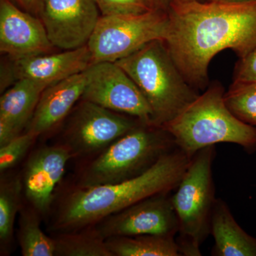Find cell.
I'll list each match as a JSON object with an SVG mask.
<instances>
[{"mask_svg":"<svg viewBox=\"0 0 256 256\" xmlns=\"http://www.w3.org/2000/svg\"><path fill=\"white\" fill-rule=\"evenodd\" d=\"M195 1H198V2H208V1H214V0H195Z\"/></svg>","mask_w":256,"mask_h":256,"instance_id":"cell-29","label":"cell"},{"mask_svg":"<svg viewBox=\"0 0 256 256\" xmlns=\"http://www.w3.org/2000/svg\"><path fill=\"white\" fill-rule=\"evenodd\" d=\"M168 13L165 45L196 90L208 86V66L217 54L232 50L242 60L256 46V1L173 0Z\"/></svg>","mask_w":256,"mask_h":256,"instance_id":"cell-1","label":"cell"},{"mask_svg":"<svg viewBox=\"0 0 256 256\" xmlns=\"http://www.w3.org/2000/svg\"><path fill=\"white\" fill-rule=\"evenodd\" d=\"M172 195V192L148 197L106 217L96 227L106 239L144 234L176 237L178 223Z\"/></svg>","mask_w":256,"mask_h":256,"instance_id":"cell-10","label":"cell"},{"mask_svg":"<svg viewBox=\"0 0 256 256\" xmlns=\"http://www.w3.org/2000/svg\"><path fill=\"white\" fill-rule=\"evenodd\" d=\"M114 256H182L176 237L144 234L106 239Z\"/></svg>","mask_w":256,"mask_h":256,"instance_id":"cell-18","label":"cell"},{"mask_svg":"<svg viewBox=\"0 0 256 256\" xmlns=\"http://www.w3.org/2000/svg\"><path fill=\"white\" fill-rule=\"evenodd\" d=\"M55 239V256H114L96 226L62 232Z\"/></svg>","mask_w":256,"mask_h":256,"instance_id":"cell-19","label":"cell"},{"mask_svg":"<svg viewBox=\"0 0 256 256\" xmlns=\"http://www.w3.org/2000/svg\"><path fill=\"white\" fill-rule=\"evenodd\" d=\"M178 148L162 128L140 124L101 152L80 174L82 188L112 184L142 174Z\"/></svg>","mask_w":256,"mask_h":256,"instance_id":"cell-5","label":"cell"},{"mask_svg":"<svg viewBox=\"0 0 256 256\" xmlns=\"http://www.w3.org/2000/svg\"><path fill=\"white\" fill-rule=\"evenodd\" d=\"M168 12L149 10L140 14L101 15L87 46L94 63L114 62L154 40L164 41Z\"/></svg>","mask_w":256,"mask_h":256,"instance_id":"cell-7","label":"cell"},{"mask_svg":"<svg viewBox=\"0 0 256 256\" xmlns=\"http://www.w3.org/2000/svg\"><path fill=\"white\" fill-rule=\"evenodd\" d=\"M210 235L214 240L212 256H256V238L239 226L228 204L220 198L212 212Z\"/></svg>","mask_w":256,"mask_h":256,"instance_id":"cell-16","label":"cell"},{"mask_svg":"<svg viewBox=\"0 0 256 256\" xmlns=\"http://www.w3.org/2000/svg\"><path fill=\"white\" fill-rule=\"evenodd\" d=\"M218 1L228 2H254L256 0H218Z\"/></svg>","mask_w":256,"mask_h":256,"instance_id":"cell-28","label":"cell"},{"mask_svg":"<svg viewBox=\"0 0 256 256\" xmlns=\"http://www.w3.org/2000/svg\"><path fill=\"white\" fill-rule=\"evenodd\" d=\"M224 88L213 84L176 117L162 128L190 158L197 152L218 143H232L248 153L256 151V127L239 120L226 105Z\"/></svg>","mask_w":256,"mask_h":256,"instance_id":"cell-3","label":"cell"},{"mask_svg":"<svg viewBox=\"0 0 256 256\" xmlns=\"http://www.w3.org/2000/svg\"><path fill=\"white\" fill-rule=\"evenodd\" d=\"M86 80L85 70L46 87L42 92L26 131L38 137L58 126L82 99Z\"/></svg>","mask_w":256,"mask_h":256,"instance_id":"cell-15","label":"cell"},{"mask_svg":"<svg viewBox=\"0 0 256 256\" xmlns=\"http://www.w3.org/2000/svg\"><path fill=\"white\" fill-rule=\"evenodd\" d=\"M114 63L146 98L156 127L174 119L200 95L183 76L163 40L150 42Z\"/></svg>","mask_w":256,"mask_h":256,"instance_id":"cell-4","label":"cell"},{"mask_svg":"<svg viewBox=\"0 0 256 256\" xmlns=\"http://www.w3.org/2000/svg\"><path fill=\"white\" fill-rule=\"evenodd\" d=\"M38 136L26 131L0 146V172L11 169L20 161L34 143Z\"/></svg>","mask_w":256,"mask_h":256,"instance_id":"cell-23","label":"cell"},{"mask_svg":"<svg viewBox=\"0 0 256 256\" xmlns=\"http://www.w3.org/2000/svg\"><path fill=\"white\" fill-rule=\"evenodd\" d=\"M234 82H256V46L239 62Z\"/></svg>","mask_w":256,"mask_h":256,"instance_id":"cell-25","label":"cell"},{"mask_svg":"<svg viewBox=\"0 0 256 256\" xmlns=\"http://www.w3.org/2000/svg\"><path fill=\"white\" fill-rule=\"evenodd\" d=\"M38 212L24 208L18 222V240L24 256H55V239L44 233L40 226Z\"/></svg>","mask_w":256,"mask_h":256,"instance_id":"cell-20","label":"cell"},{"mask_svg":"<svg viewBox=\"0 0 256 256\" xmlns=\"http://www.w3.org/2000/svg\"><path fill=\"white\" fill-rule=\"evenodd\" d=\"M16 80L28 78L46 87L86 70L94 64L87 45L57 54H44L13 60Z\"/></svg>","mask_w":256,"mask_h":256,"instance_id":"cell-14","label":"cell"},{"mask_svg":"<svg viewBox=\"0 0 256 256\" xmlns=\"http://www.w3.org/2000/svg\"><path fill=\"white\" fill-rule=\"evenodd\" d=\"M191 158L178 148L162 156L142 174L112 184L78 188L60 204L55 226L62 232L96 225L106 217L158 194L173 192Z\"/></svg>","mask_w":256,"mask_h":256,"instance_id":"cell-2","label":"cell"},{"mask_svg":"<svg viewBox=\"0 0 256 256\" xmlns=\"http://www.w3.org/2000/svg\"><path fill=\"white\" fill-rule=\"evenodd\" d=\"M37 16L54 46L72 50L87 45L101 14L95 0H42Z\"/></svg>","mask_w":256,"mask_h":256,"instance_id":"cell-11","label":"cell"},{"mask_svg":"<svg viewBox=\"0 0 256 256\" xmlns=\"http://www.w3.org/2000/svg\"><path fill=\"white\" fill-rule=\"evenodd\" d=\"M65 130L64 146L73 156L104 151L116 140L140 124L139 120L80 100L70 112Z\"/></svg>","mask_w":256,"mask_h":256,"instance_id":"cell-8","label":"cell"},{"mask_svg":"<svg viewBox=\"0 0 256 256\" xmlns=\"http://www.w3.org/2000/svg\"><path fill=\"white\" fill-rule=\"evenodd\" d=\"M102 16L140 14L151 10L146 0H95Z\"/></svg>","mask_w":256,"mask_h":256,"instance_id":"cell-24","label":"cell"},{"mask_svg":"<svg viewBox=\"0 0 256 256\" xmlns=\"http://www.w3.org/2000/svg\"><path fill=\"white\" fill-rule=\"evenodd\" d=\"M28 78L16 80L0 99V119L4 120L22 133L31 121L42 92L46 88Z\"/></svg>","mask_w":256,"mask_h":256,"instance_id":"cell-17","label":"cell"},{"mask_svg":"<svg viewBox=\"0 0 256 256\" xmlns=\"http://www.w3.org/2000/svg\"><path fill=\"white\" fill-rule=\"evenodd\" d=\"M85 90L80 100L152 124L150 107L137 85L116 63L98 62L86 70Z\"/></svg>","mask_w":256,"mask_h":256,"instance_id":"cell-9","label":"cell"},{"mask_svg":"<svg viewBox=\"0 0 256 256\" xmlns=\"http://www.w3.org/2000/svg\"><path fill=\"white\" fill-rule=\"evenodd\" d=\"M50 43L42 20L14 4L0 0V52L13 60L50 53Z\"/></svg>","mask_w":256,"mask_h":256,"instance_id":"cell-12","label":"cell"},{"mask_svg":"<svg viewBox=\"0 0 256 256\" xmlns=\"http://www.w3.org/2000/svg\"><path fill=\"white\" fill-rule=\"evenodd\" d=\"M173 0H146L148 6L152 10L168 12Z\"/></svg>","mask_w":256,"mask_h":256,"instance_id":"cell-27","label":"cell"},{"mask_svg":"<svg viewBox=\"0 0 256 256\" xmlns=\"http://www.w3.org/2000/svg\"><path fill=\"white\" fill-rule=\"evenodd\" d=\"M72 156L64 144L41 148L28 158L23 175L24 191L40 214H46L50 210L54 192Z\"/></svg>","mask_w":256,"mask_h":256,"instance_id":"cell-13","label":"cell"},{"mask_svg":"<svg viewBox=\"0 0 256 256\" xmlns=\"http://www.w3.org/2000/svg\"><path fill=\"white\" fill-rule=\"evenodd\" d=\"M14 1L22 9L37 16L42 0H14Z\"/></svg>","mask_w":256,"mask_h":256,"instance_id":"cell-26","label":"cell"},{"mask_svg":"<svg viewBox=\"0 0 256 256\" xmlns=\"http://www.w3.org/2000/svg\"><path fill=\"white\" fill-rule=\"evenodd\" d=\"M224 100L236 117L256 127V82H234L224 94Z\"/></svg>","mask_w":256,"mask_h":256,"instance_id":"cell-22","label":"cell"},{"mask_svg":"<svg viewBox=\"0 0 256 256\" xmlns=\"http://www.w3.org/2000/svg\"><path fill=\"white\" fill-rule=\"evenodd\" d=\"M216 146L192 156L184 174L172 195L178 223L176 237L182 256H202L200 247L210 235L216 200L212 166Z\"/></svg>","mask_w":256,"mask_h":256,"instance_id":"cell-6","label":"cell"},{"mask_svg":"<svg viewBox=\"0 0 256 256\" xmlns=\"http://www.w3.org/2000/svg\"><path fill=\"white\" fill-rule=\"evenodd\" d=\"M23 181L18 176L2 180L0 185V244L2 254L8 252L14 235L15 218L20 208Z\"/></svg>","mask_w":256,"mask_h":256,"instance_id":"cell-21","label":"cell"}]
</instances>
